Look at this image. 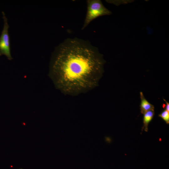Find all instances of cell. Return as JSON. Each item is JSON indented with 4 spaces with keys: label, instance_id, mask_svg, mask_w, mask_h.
Listing matches in <instances>:
<instances>
[{
    "label": "cell",
    "instance_id": "1",
    "mask_svg": "<svg viewBox=\"0 0 169 169\" xmlns=\"http://www.w3.org/2000/svg\"><path fill=\"white\" fill-rule=\"evenodd\" d=\"M104 63L102 55L90 43L67 38L53 52L49 75L57 89L65 93L77 94L97 85Z\"/></svg>",
    "mask_w": 169,
    "mask_h": 169
},
{
    "label": "cell",
    "instance_id": "2",
    "mask_svg": "<svg viewBox=\"0 0 169 169\" xmlns=\"http://www.w3.org/2000/svg\"><path fill=\"white\" fill-rule=\"evenodd\" d=\"M87 11L82 29H84L94 19L102 16L109 15L111 12L103 5L100 0H88Z\"/></svg>",
    "mask_w": 169,
    "mask_h": 169
},
{
    "label": "cell",
    "instance_id": "3",
    "mask_svg": "<svg viewBox=\"0 0 169 169\" xmlns=\"http://www.w3.org/2000/svg\"><path fill=\"white\" fill-rule=\"evenodd\" d=\"M4 21L3 27L0 37V55H5L9 60L13 58L11 55L9 37L8 34L9 26L8 19L3 12H2Z\"/></svg>",
    "mask_w": 169,
    "mask_h": 169
},
{
    "label": "cell",
    "instance_id": "4",
    "mask_svg": "<svg viewBox=\"0 0 169 169\" xmlns=\"http://www.w3.org/2000/svg\"><path fill=\"white\" fill-rule=\"evenodd\" d=\"M140 98L141 102L140 105L141 112L143 114L150 110H154V106L151 104L145 97L143 93L140 92Z\"/></svg>",
    "mask_w": 169,
    "mask_h": 169
},
{
    "label": "cell",
    "instance_id": "5",
    "mask_svg": "<svg viewBox=\"0 0 169 169\" xmlns=\"http://www.w3.org/2000/svg\"><path fill=\"white\" fill-rule=\"evenodd\" d=\"M154 114V111L152 110L147 111L143 114V129L144 128L146 131H147L148 124L153 118Z\"/></svg>",
    "mask_w": 169,
    "mask_h": 169
},
{
    "label": "cell",
    "instance_id": "6",
    "mask_svg": "<svg viewBox=\"0 0 169 169\" xmlns=\"http://www.w3.org/2000/svg\"><path fill=\"white\" fill-rule=\"evenodd\" d=\"M159 116L161 117L167 124L169 123V112L165 110L159 115Z\"/></svg>",
    "mask_w": 169,
    "mask_h": 169
},
{
    "label": "cell",
    "instance_id": "7",
    "mask_svg": "<svg viewBox=\"0 0 169 169\" xmlns=\"http://www.w3.org/2000/svg\"><path fill=\"white\" fill-rule=\"evenodd\" d=\"M163 100L166 102V105H165V107L166 108V110L168 111L169 112V103L167 101H166L165 99H163Z\"/></svg>",
    "mask_w": 169,
    "mask_h": 169
},
{
    "label": "cell",
    "instance_id": "8",
    "mask_svg": "<svg viewBox=\"0 0 169 169\" xmlns=\"http://www.w3.org/2000/svg\"><path fill=\"white\" fill-rule=\"evenodd\" d=\"M22 169V168H21V169Z\"/></svg>",
    "mask_w": 169,
    "mask_h": 169
}]
</instances>
